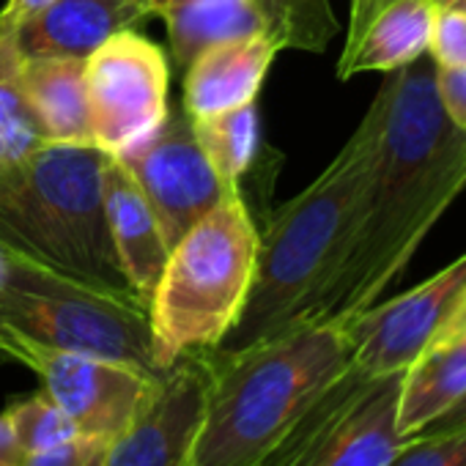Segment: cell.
I'll return each instance as SVG.
<instances>
[{"mask_svg": "<svg viewBox=\"0 0 466 466\" xmlns=\"http://www.w3.org/2000/svg\"><path fill=\"white\" fill-rule=\"evenodd\" d=\"M384 88L387 113L362 217L297 327L346 324L376 305L466 189V135L441 110L433 58L390 72Z\"/></svg>", "mask_w": 466, "mask_h": 466, "instance_id": "1", "label": "cell"}, {"mask_svg": "<svg viewBox=\"0 0 466 466\" xmlns=\"http://www.w3.org/2000/svg\"><path fill=\"white\" fill-rule=\"evenodd\" d=\"M384 113L387 88L381 86L365 118L327 170L272 214L261 233L250 297L237 327L222 340V351H237L297 327L302 310L340 261L362 217Z\"/></svg>", "mask_w": 466, "mask_h": 466, "instance_id": "2", "label": "cell"}, {"mask_svg": "<svg viewBox=\"0 0 466 466\" xmlns=\"http://www.w3.org/2000/svg\"><path fill=\"white\" fill-rule=\"evenodd\" d=\"M211 379L189 466H261L305 409L351 368L346 324H305L208 351Z\"/></svg>", "mask_w": 466, "mask_h": 466, "instance_id": "3", "label": "cell"}, {"mask_svg": "<svg viewBox=\"0 0 466 466\" xmlns=\"http://www.w3.org/2000/svg\"><path fill=\"white\" fill-rule=\"evenodd\" d=\"M105 157L94 143H45L0 176V245L72 278L132 291L107 228Z\"/></svg>", "mask_w": 466, "mask_h": 466, "instance_id": "4", "label": "cell"}, {"mask_svg": "<svg viewBox=\"0 0 466 466\" xmlns=\"http://www.w3.org/2000/svg\"><path fill=\"white\" fill-rule=\"evenodd\" d=\"M261 230L245 195H228L170 248L148 299L154 357L167 373L187 354L217 351L256 280Z\"/></svg>", "mask_w": 466, "mask_h": 466, "instance_id": "5", "label": "cell"}, {"mask_svg": "<svg viewBox=\"0 0 466 466\" xmlns=\"http://www.w3.org/2000/svg\"><path fill=\"white\" fill-rule=\"evenodd\" d=\"M20 346L77 351L165 376L154 357L148 308L0 245V357Z\"/></svg>", "mask_w": 466, "mask_h": 466, "instance_id": "6", "label": "cell"}, {"mask_svg": "<svg viewBox=\"0 0 466 466\" xmlns=\"http://www.w3.org/2000/svg\"><path fill=\"white\" fill-rule=\"evenodd\" d=\"M403 373L365 376L354 365L291 425L261 466H392L403 447Z\"/></svg>", "mask_w": 466, "mask_h": 466, "instance_id": "7", "label": "cell"}, {"mask_svg": "<svg viewBox=\"0 0 466 466\" xmlns=\"http://www.w3.org/2000/svg\"><path fill=\"white\" fill-rule=\"evenodd\" d=\"M170 66L146 36L121 31L86 58V105L91 143L121 154L143 140L167 113Z\"/></svg>", "mask_w": 466, "mask_h": 466, "instance_id": "8", "label": "cell"}, {"mask_svg": "<svg viewBox=\"0 0 466 466\" xmlns=\"http://www.w3.org/2000/svg\"><path fill=\"white\" fill-rule=\"evenodd\" d=\"M151 206L167 250L228 195V187L203 151L187 110H170L143 140L116 154Z\"/></svg>", "mask_w": 466, "mask_h": 466, "instance_id": "9", "label": "cell"}, {"mask_svg": "<svg viewBox=\"0 0 466 466\" xmlns=\"http://www.w3.org/2000/svg\"><path fill=\"white\" fill-rule=\"evenodd\" d=\"M9 360L28 365L42 392L72 420L75 431L96 439H118L154 398L162 376L140 370L129 362L20 346Z\"/></svg>", "mask_w": 466, "mask_h": 466, "instance_id": "10", "label": "cell"}, {"mask_svg": "<svg viewBox=\"0 0 466 466\" xmlns=\"http://www.w3.org/2000/svg\"><path fill=\"white\" fill-rule=\"evenodd\" d=\"M466 310V253L425 283L346 321L351 365L365 376L406 370Z\"/></svg>", "mask_w": 466, "mask_h": 466, "instance_id": "11", "label": "cell"}, {"mask_svg": "<svg viewBox=\"0 0 466 466\" xmlns=\"http://www.w3.org/2000/svg\"><path fill=\"white\" fill-rule=\"evenodd\" d=\"M208 379V351L181 357L137 420L110 441L105 466H189Z\"/></svg>", "mask_w": 466, "mask_h": 466, "instance_id": "12", "label": "cell"}, {"mask_svg": "<svg viewBox=\"0 0 466 466\" xmlns=\"http://www.w3.org/2000/svg\"><path fill=\"white\" fill-rule=\"evenodd\" d=\"M278 53L280 47L267 31L217 42L198 53L189 61L184 77L187 116L195 121L242 105H253Z\"/></svg>", "mask_w": 466, "mask_h": 466, "instance_id": "13", "label": "cell"}, {"mask_svg": "<svg viewBox=\"0 0 466 466\" xmlns=\"http://www.w3.org/2000/svg\"><path fill=\"white\" fill-rule=\"evenodd\" d=\"M105 214L110 239L118 256V264L127 275L129 289L148 308V299L159 283V275L167 261V245L151 206L146 203L140 187L121 165L118 157H105Z\"/></svg>", "mask_w": 466, "mask_h": 466, "instance_id": "14", "label": "cell"}, {"mask_svg": "<svg viewBox=\"0 0 466 466\" xmlns=\"http://www.w3.org/2000/svg\"><path fill=\"white\" fill-rule=\"evenodd\" d=\"M148 17L135 0H56L20 31L25 56L88 58L99 45L121 31H132Z\"/></svg>", "mask_w": 466, "mask_h": 466, "instance_id": "15", "label": "cell"}, {"mask_svg": "<svg viewBox=\"0 0 466 466\" xmlns=\"http://www.w3.org/2000/svg\"><path fill=\"white\" fill-rule=\"evenodd\" d=\"M466 392V310L403 373L398 431L409 441Z\"/></svg>", "mask_w": 466, "mask_h": 466, "instance_id": "16", "label": "cell"}, {"mask_svg": "<svg viewBox=\"0 0 466 466\" xmlns=\"http://www.w3.org/2000/svg\"><path fill=\"white\" fill-rule=\"evenodd\" d=\"M23 94L47 143H91L86 58L25 56Z\"/></svg>", "mask_w": 466, "mask_h": 466, "instance_id": "17", "label": "cell"}, {"mask_svg": "<svg viewBox=\"0 0 466 466\" xmlns=\"http://www.w3.org/2000/svg\"><path fill=\"white\" fill-rule=\"evenodd\" d=\"M436 6L431 0H392L376 15L357 47L338 61V77L349 80L362 72H398L431 47Z\"/></svg>", "mask_w": 466, "mask_h": 466, "instance_id": "18", "label": "cell"}, {"mask_svg": "<svg viewBox=\"0 0 466 466\" xmlns=\"http://www.w3.org/2000/svg\"><path fill=\"white\" fill-rule=\"evenodd\" d=\"M151 15L165 20L170 53L181 69L217 42L267 31L256 0H154Z\"/></svg>", "mask_w": 466, "mask_h": 466, "instance_id": "19", "label": "cell"}, {"mask_svg": "<svg viewBox=\"0 0 466 466\" xmlns=\"http://www.w3.org/2000/svg\"><path fill=\"white\" fill-rule=\"evenodd\" d=\"M23 61L20 36L0 31V176L47 143L23 94Z\"/></svg>", "mask_w": 466, "mask_h": 466, "instance_id": "20", "label": "cell"}, {"mask_svg": "<svg viewBox=\"0 0 466 466\" xmlns=\"http://www.w3.org/2000/svg\"><path fill=\"white\" fill-rule=\"evenodd\" d=\"M195 132L219 178L233 189H242V178L250 170L258 148L256 102L206 118H195Z\"/></svg>", "mask_w": 466, "mask_h": 466, "instance_id": "21", "label": "cell"}, {"mask_svg": "<svg viewBox=\"0 0 466 466\" xmlns=\"http://www.w3.org/2000/svg\"><path fill=\"white\" fill-rule=\"evenodd\" d=\"M258 6L280 50L324 53L340 31L329 0H261Z\"/></svg>", "mask_w": 466, "mask_h": 466, "instance_id": "22", "label": "cell"}, {"mask_svg": "<svg viewBox=\"0 0 466 466\" xmlns=\"http://www.w3.org/2000/svg\"><path fill=\"white\" fill-rule=\"evenodd\" d=\"M4 414H6V422L12 428V436H15L23 458L45 452V450L58 447L66 439L77 436L72 420L45 392L12 400Z\"/></svg>", "mask_w": 466, "mask_h": 466, "instance_id": "23", "label": "cell"}, {"mask_svg": "<svg viewBox=\"0 0 466 466\" xmlns=\"http://www.w3.org/2000/svg\"><path fill=\"white\" fill-rule=\"evenodd\" d=\"M428 53L439 69H466V12L463 9H436Z\"/></svg>", "mask_w": 466, "mask_h": 466, "instance_id": "24", "label": "cell"}, {"mask_svg": "<svg viewBox=\"0 0 466 466\" xmlns=\"http://www.w3.org/2000/svg\"><path fill=\"white\" fill-rule=\"evenodd\" d=\"M110 441L96 436H72L58 447H50L36 455H25V466H105Z\"/></svg>", "mask_w": 466, "mask_h": 466, "instance_id": "25", "label": "cell"}, {"mask_svg": "<svg viewBox=\"0 0 466 466\" xmlns=\"http://www.w3.org/2000/svg\"><path fill=\"white\" fill-rule=\"evenodd\" d=\"M392 4V0H351V6H349V28H346V45H343V56H349L357 42L362 39V34L368 31V25L376 20V15L381 9H387Z\"/></svg>", "mask_w": 466, "mask_h": 466, "instance_id": "26", "label": "cell"}, {"mask_svg": "<svg viewBox=\"0 0 466 466\" xmlns=\"http://www.w3.org/2000/svg\"><path fill=\"white\" fill-rule=\"evenodd\" d=\"M56 0H9V4L0 9V31H20L31 17L45 12Z\"/></svg>", "mask_w": 466, "mask_h": 466, "instance_id": "27", "label": "cell"}, {"mask_svg": "<svg viewBox=\"0 0 466 466\" xmlns=\"http://www.w3.org/2000/svg\"><path fill=\"white\" fill-rule=\"evenodd\" d=\"M458 428H466V392L444 411L439 414L433 422H428L417 436H431V433H450V431H458ZM414 439V436H411Z\"/></svg>", "mask_w": 466, "mask_h": 466, "instance_id": "28", "label": "cell"}, {"mask_svg": "<svg viewBox=\"0 0 466 466\" xmlns=\"http://www.w3.org/2000/svg\"><path fill=\"white\" fill-rule=\"evenodd\" d=\"M23 461V452L12 436V428L6 422V414L0 411V466H12V463H20Z\"/></svg>", "mask_w": 466, "mask_h": 466, "instance_id": "29", "label": "cell"}, {"mask_svg": "<svg viewBox=\"0 0 466 466\" xmlns=\"http://www.w3.org/2000/svg\"><path fill=\"white\" fill-rule=\"evenodd\" d=\"M436 9H463L466 12V0H431Z\"/></svg>", "mask_w": 466, "mask_h": 466, "instance_id": "30", "label": "cell"}, {"mask_svg": "<svg viewBox=\"0 0 466 466\" xmlns=\"http://www.w3.org/2000/svg\"><path fill=\"white\" fill-rule=\"evenodd\" d=\"M135 4H137L140 9H146V12H148V17H151V4H154V0H135Z\"/></svg>", "mask_w": 466, "mask_h": 466, "instance_id": "31", "label": "cell"}, {"mask_svg": "<svg viewBox=\"0 0 466 466\" xmlns=\"http://www.w3.org/2000/svg\"><path fill=\"white\" fill-rule=\"evenodd\" d=\"M12 466H25V463H23V461H20V463H12Z\"/></svg>", "mask_w": 466, "mask_h": 466, "instance_id": "32", "label": "cell"}, {"mask_svg": "<svg viewBox=\"0 0 466 466\" xmlns=\"http://www.w3.org/2000/svg\"><path fill=\"white\" fill-rule=\"evenodd\" d=\"M256 4H261V0H256ZM258 9H261V6H258Z\"/></svg>", "mask_w": 466, "mask_h": 466, "instance_id": "33", "label": "cell"}]
</instances>
